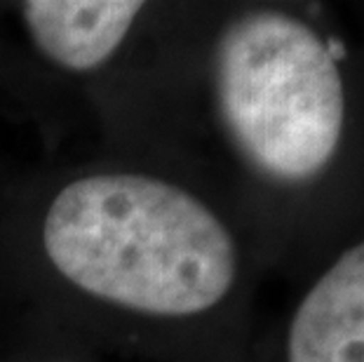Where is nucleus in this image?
Listing matches in <instances>:
<instances>
[{"label": "nucleus", "instance_id": "obj_4", "mask_svg": "<svg viewBox=\"0 0 364 362\" xmlns=\"http://www.w3.org/2000/svg\"><path fill=\"white\" fill-rule=\"evenodd\" d=\"M144 3L129 0H31L21 17L36 48L66 71H95L129 36Z\"/></svg>", "mask_w": 364, "mask_h": 362}, {"label": "nucleus", "instance_id": "obj_2", "mask_svg": "<svg viewBox=\"0 0 364 362\" xmlns=\"http://www.w3.org/2000/svg\"><path fill=\"white\" fill-rule=\"evenodd\" d=\"M43 250L85 294L153 318L212 313L242 278L237 238L207 200L134 172L66 183L45 212Z\"/></svg>", "mask_w": 364, "mask_h": 362}, {"label": "nucleus", "instance_id": "obj_1", "mask_svg": "<svg viewBox=\"0 0 364 362\" xmlns=\"http://www.w3.org/2000/svg\"><path fill=\"white\" fill-rule=\"evenodd\" d=\"M212 90L228 144L259 181L364 212V55L280 7L237 12L216 38Z\"/></svg>", "mask_w": 364, "mask_h": 362}, {"label": "nucleus", "instance_id": "obj_3", "mask_svg": "<svg viewBox=\"0 0 364 362\" xmlns=\"http://www.w3.org/2000/svg\"><path fill=\"white\" fill-rule=\"evenodd\" d=\"M280 362H364V212L287 318Z\"/></svg>", "mask_w": 364, "mask_h": 362}]
</instances>
